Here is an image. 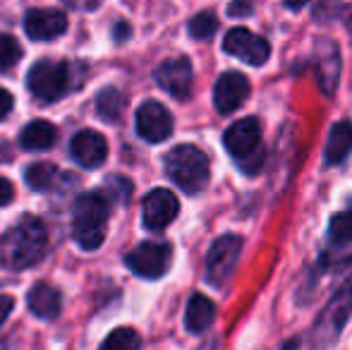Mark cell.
I'll return each instance as SVG.
<instances>
[{"instance_id": "22", "label": "cell", "mask_w": 352, "mask_h": 350, "mask_svg": "<svg viewBox=\"0 0 352 350\" xmlns=\"http://www.w3.org/2000/svg\"><path fill=\"white\" fill-rule=\"evenodd\" d=\"M58 171L53 164H46V161H38V164H32L27 168V173H24V180H27V185L32 187V190H48V187L53 185V180H56Z\"/></svg>"}, {"instance_id": "23", "label": "cell", "mask_w": 352, "mask_h": 350, "mask_svg": "<svg viewBox=\"0 0 352 350\" xmlns=\"http://www.w3.org/2000/svg\"><path fill=\"white\" fill-rule=\"evenodd\" d=\"M329 240L333 245L352 243V206L340 214H336L329 223Z\"/></svg>"}, {"instance_id": "20", "label": "cell", "mask_w": 352, "mask_h": 350, "mask_svg": "<svg viewBox=\"0 0 352 350\" xmlns=\"http://www.w3.org/2000/svg\"><path fill=\"white\" fill-rule=\"evenodd\" d=\"M352 151V125L348 120L333 125L326 142V164H340Z\"/></svg>"}, {"instance_id": "6", "label": "cell", "mask_w": 352, "mask_h": 350, "mask_svg": "<svg viewBox=\"0 0 352 350\" xmlns=\"http://www.w3.org/2000/svg\"><path fill=\"white\" fill-rule=\"evenodd\" d=\"M127 266L132 269V274H137L140 278H161L173 262V248L168 243H156V240H146V243L137 245L130 254L125 257Z\"/></svg>"}, {"instance_id": "21", "label": "cell", "mask_w": 352, "mask_h": 350, "mask_svg": "<svg viewBox=\"0 0 352 350\" xmlns=\"http://www.w3.org/2000/svg\"><path fill=\"white\" fill-rule=\"evenodd\" d=\"M96 111L106 122H118L122 111H125V96H122L118 89L106 87L96 98Z\"/></svg>"}, {"instance_id": "2", "label": "cell", "mask_w": 352, "mask_h": 350, "mask_svg": "<svg viewBox=\"0 0 352 350\" xmlns=\"http://www.w3.org/2000/svg\"><path fill=\"white\" fill-rule=\"evenodd\" d=\"M108 230V199L103 192L91 190L74 201L72 238L82 250H98Z\"/></svg>"}, {"instance_id": "18", "label": "cell", "mask_w": 352, "mask_h": 350, "mask_svg": "<svg viewBox=\"0 0 352 350\" xmlns=\"http://www.w3.org/2000/svg\"><path fill=\"white\" fill-rule=\"evenodd\" d=\"M216 319V307L206 295H192L190 303H187L185 309V327L190 333H201L213 324Z\"/></svg>"}, {"instance_id": "1", "label": "cell", "mask_w": 352, "mask_h": 350, "mask_svg": "<svg viewBox=\"0 0 352 350\" xmlns=\"http://www.w3.org/2000/svg\"><path fill=\"white\" fill-rule=\"evenodd\" d=\"M46 250V228L38 219L27 216L0 240V264L12 271L29 269Z\"/></svg>"}, {"instance_id": "12", "label": "cell", "mask_w": 352, "mask_h": 350, "mask_svg": "<svg viewBox=\"0 0 352 350\" xmlns=\"http://www.w3.org/2000/svg\"><path fill=\"white\" fill-rule=\"evenodd\" d=\"M137 132L142 140L158 144L173 135V116L166 106L158 101H146L137 111Z\"/></svg>"}, {"instance_id": "14", "label": "cell", "mask_w": 352, "mask_h": 350, "mask_svg": "<svg viewBox=\"0 0 352 350\" xmlns=\"http://www.w3.org/2000/svg\"><path fill=\"white\" fill-rule=\"evenodd\" d=\"M250 96V80L242 72H226L213 87V106L221 116H230Z\"/></svg>"}, {"instance_id": "19", "label": "cell", "mask_w": 352, "mask_h": 350, "mask_svg": "<svg viewBox=\"0 0 352 350\" xmlns=\"http://www.w3.org/2000/svg\"><path fill=\"white\" fill-rule=\"evenodd\" d=\"M58 140V130L48 120H32L22 132H19V144L29 151H43L51 149Z\"/></svg>"}, {"instance_id": "27", "label": "cell", "mask_w": 352, "mask_h": 350, "mask_svg": "<svg viewBox=\"0 0 352 350\" xmlns=\"http://www.w3.org/2000/svg\"><path fill=\"white\" fill-rule=\"evenodd\" d=\"M106 192L116 201L125 204V201L132 197V182L127 180V177H122V175H113V177H108V182H106Z\"/></svg>"}, {"instance_id": "24", "label": "cell", "mask_w": 352, "mask_h": 350, "mask_svg": "<svg viewBox=\"0 0 352 350\" xmlns=\"http://www.w3.org/2000/svg\"><path fill=\"white\" fill-rule=\"evenodd\" d=\"M140 336H137L135 329H116L111 336L103 341L101 350H140Z\"/></svg>"}, {"instance_id": "9", "label": "cell", "mask_w": 352, "mask_h": 350, "mask_svg": "<svg viewBox=\"0 0 352 350\" xmlns=\"http://www.w3.org/2000/svg\"><path fill=\"white\" fill-rule=\"evenodd\" d=\"M259 142H261V127L256 118H242V120L232 122L226 130V135H223V144H226L228 154H230L232 159L242 161V164H245L247 159L259 156L256 154Z\"/></svg>"}, {"instance_id": "15", "label": "cell", "mask_w": 352, "mask_h": 350, "mask_svg": "<svg viewBox=\"0 0 352 350\" xmlns=\"http://www.w3.org/2000/svg\"><path fill=\"white\" fill-rule=\"evenodd\" d=\"M70 154L82 168H98L108 156V142L96 130H82L72 137Z\"/></svg>"}, {"instance_id": "30", "label": "cell", "mask_w": 352, "mask_h": 350, "mask_svg": "<svg viewBox=\"0 0 352 350\" xmlns=\"http://www.w3.org/2000/svg\"><path fill=\"white\" fill-rule=\"evenodd\" d=\"M14 307V300L10 298V295H0V327L5 324V319L10 317V312H12Z\"/></svg>"}, {"instance_id": "31", "label": "cell", "mask_w": 352, "mask_h": 350, "mask_svg": "<svg viewBox=\"0 0 352 350\" xmlns=\"http://www.w3.org/2000/svg\"><path fill=\"white\" fill-rule=\"evenodd\" d=\"M113 36H116V41H125V39L130 36V27H127L125 22H118L116 27H113Z\"/></svg>"}, {"instance_id": "7", "label": "cell", "mask_w": 352, "mask_h": 350, "mask_svg": "<svg viewBox=\"0 0 352 350\" xmlns=\"http://www.w3.org/2000/svg\"><path fill=\"white\" fill-rule=\"evenodd\" d=\"M223 51L230 53V56H235V58H240V61H245L247 65L259 67L269 61L271 43L266 41V39L256 36V34L250 32V29L235 27L226 34V39H223Z\"/></svg>"}, {"instance_id": "29", "label": "cell", "mask_w": 352, "mask_h": 350, "mask_svg": "<svg viewBox=\"0 0 352 350\" xmlns=\"http://www.w3.org/2000/svg\"><path fill=\"white\" fill-rule=\"evenodd\" d=\"M14 197V190L12 185H10V180H5V177H0V206L10 204Z\"/></svg>"}, {"instance_id": "5", "label": "cell", "mask_w": 352, "mask_h": 350, "mask_svg": "<svg viewBox=\"0 0 352 350\" xmlns=\"http://www.w3.org/2000/svg\"><path fill=\"white\" fill-rule=\"evenodd\" d=\"M242 254V238L240 235H221L211 245L206 254V283L211 288H223L235 274V266Z\"/></svg>"}, {"instance_id": "28", "label": "cell", "mask_w": 352, "mask_h": 350, "mask_svg": "<svg viewBox=\"0 0 352 350\" xmlns=\"http://www.w3.org/2000/svg\"><path fill=\"white\" fill-rule=\"evenodd\" d=\"M12 106H14L12 94H10L8 89L0 87V120H3V118H8V113L12 111Z\"/></svg>"}, {"instance_id": "8", "label": "cell", "mask_w": 352, "mask_h": 350, "mask_svg": "<svg viewBox=\"0 0 352 350\" xmlns=\"http://www.w3.org/2000/svg\"><path fill=\"white\" fill-rule=\"evenodd\" d=\"M350 314H352V278L333 295V300L326 305L324 314L319 317L316 329H314L316 338H319L321 343L333 341V338L343 331V324L348 322Z\"/></svg>"}, {"instance_id": "3", "label": "cell", "mask_w": 352, "mask_h": 350, "mask_svg": "<svg viewBox=\"0 0 352 350\" xmlns=\"http://www.w3.org/2000/svg\"><path fill=\"white\" fill-rule=\"evenodd\" d=\"M166 173L187 195H197L209 182V159L195 144H180L168 151Z\"/></svg>"}, {"instance_id": "13", "label": "cell", "mask_w": 352, "mask_h": 350, "mask_svg": "<svg viewBox=\"0 0 352 350\" xmlns=\"http://www.w3.org/2000/svg\"><path fill=\"white\" fill-rule=\"evenodd\" d=\"M24 32L34 41H53L67 32V17L60 10L34 8L24 17Z\"/></svg>"}, {"instance_id": "10", "label": "cell", "mask_w": 352, "mask_h": 350, "mask_svg": "<svg viewBox=\"0 0 352 350\" xmlns=\"http://www.w3.org/2000/svg\"><path fill=\"white\" fill-rule=\"evenodd\" d=\"M142 209L144 226L148 230H163L175 221L177 211H180V201H177L175 192L166 190V187H156L144 197Z\"/></svg>"}, {"instance_id": "16", "label": "cell", "mask_w": 352, "mask_h": 350, "mask_svg": "<svg viewBox=\"0 0 352 350\" xmlns=\"http://www.w3.org/2000/svg\"><path fill=\"white\" fill-rule=\"evenodd\" d=\"M316 77H319L321 91L326 96H333L340 77V51L329 39H321L316 43Z\"/></svg>"}, {"instance_id": "17", "label": "cell", "mask_w": 352, "mask_h": 350, "mask_svg": "<svg viewBox=\"0 0 352 350\" xmlns=\"http://www.w3.org/2000/svg\"><path fill=\"white\" fill-rule=\"evenodd\" d=\"M29 309L41 319H56L63 307V295L51 283H36L27 295Z\"/></svg>"}, {"instance_id": "25", "label": "cell", "mask_w": 352, "mask_h": 350, "mask_svg": "<svg viewBox=\"0 0 352 350\" xmlns=\"http://www.w3.org/2000/svg\"><path fill=\"white\" fill-rule=\"evenodd\" d=\"M190 36L197 39V41H204V39H211L213 34L218 32V19L213 12H199L190 19Z\"/></svg>"}, {"instance_id": "26", "label": "cell", "mask_w": 352, "mask_h": 350, "mask_svg": "<svg viewBox=\"0 0 352 350\" xmlns=\"http://www.w3.org/2000/svg\"><path fill=\"white\" fill-rule=\"evenodd\" d=\"M19 58H22V48H19L17 39L10 34H0V72L17 65Z\"/></svg>"}, {"instance_id": "4", "label": "cell", "mask_w": 352, "mask_h": 350, "mask_svg": "<svg viewBox=\"0 0 352 350\" xmlns=\"http://www.w3.org/2000/svg\"><path fill=\"white\" fill-rule=\"evenodd\" d=\"M27 85L34 96L51 103L65 96L70 89L77 87V82H74L72 75V65L58 61H41L29 70Z\"/></svg>"}, {"instance_id": "32", "label": "cell", "mask_w": 352, "mask_h": 350, "mask_svg": "<svg viewBox=\"0 0 352 350\" xmlns=\"http://www.w3.org/2000/svg\"><path fill=\"white\" fill-rule=\"evenodd\" d=\"M228 12H230V14H250L252 12V8H250V5H230V8H228Z\"/></svg>"}, {"instance_id": "11", "label": "cell", "mask_w": 352, "mask_h": 350, "mask_svg": "<svg viewBox=\"0 0 352 350\" xmlns=\"http://www.w3.org/2000/svg\"><path fill=\"white\" fill-rule=\"evenodd\" d=\"M158 87L168 91L175 98H187L192 94V85H195V72H192V63L187 58H170L163 61L153 72Z\"/></svg>"}]
</instances>
